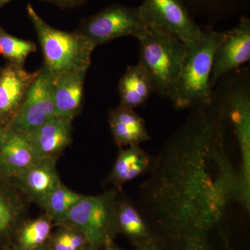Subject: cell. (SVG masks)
Returning <instances> with one entry per match:
<instances>
[{"label": "cell", "mask_w": 250, "mask_h": 250, "mask_svg": "<svg viewBox=\"0 0 250 250\" xmlns=\"http://www.w3.org/2000/svg\"><path fill=\"white\" fill-rule=\"evenodd\" d=\"M72 118L55 116L24 136L39 158L60 152L71 141Z\"/></svg>", "instance_id": "cell-13"}, {"label": "cell", "mask_w": 250, "mask_h": 250, "mask_svg": "<svg viewBox=\"0 0 250 250\" xmlns=\"http://www.w3.org/2000/svg\"><path fill=\"white\" fill-rule=\"evenodd\" d=\"M116 225L138 246L154 238L144 215L130 202L116 206Z\"/></svg>", "instance_id": "cell-19"}, {"label": "cell", "mask_w": 250, "mask_h": 250, "mask_svg": "<svg viewBox=\"0 0 250 250\" xmlns=\"http://www.w3.org/2000/svg\"><path fill=\"white\" fill-rule=\"evenodd\" d=\"M87 70L54 75L53 100L56 116L73 118L82 106Z\"/></svg>", "instance_id": "cell-14"}, {"label": "cell", "mask_w": 250, "mask_h": 250, "mask_svg": "<svg viewBox=\"0 0 250 250\" xmlns=\"http://www.w3.org/2000/svg\"><path fill=\"white\" fill-rule=\"evenodd\" d=\"M109 195L82 196L64 217L80 229L90 246L108 245L116 225V206Z\"/></svg>", "instance_id": "cell-8"}, {"label": "cell", "mask_w": 250, "mask_h": 250, "mask_svg": "<svg viewBox=\"0 0 250 250\" xmlns=\"http://www.w3.org/2000/svg\"><path fill=\"white\" fill-rule=\"evenodd\" d=\"M36 44L10 35L0 27V54L11 63L24 67L29 54L36 52Z\"/></svg>", "instance_id": "cell-20"}, {"label": "cell", "mask_w": 250, "mask_h": 250, "mask_svg": "<svg viewBox=\"0 0 250 250\" xmlns=\"http://www.w3.org/2000/svg\"><path fill=\"white\" fill-rule=\"evenodd\" d=\"M50 229L49 222L45 219H38L28 224L20 237L21 247L25 250L36 249L47 239Z\"/></svg>", "instance_id": "cell-22"}, {"label": "cell", "mask_w": 250, "mask_h": 250, "mask_svg": "<svg viewBox=\"0 0 250 250\" xmlns=\"http://www.w3.org/2000/svg\"><path fill=\"white\" fill-rule=\"evenodd\" d=\"M83 250H95V247L90 246L89 248H86V249H84Z\"/></svg>", "instance_id": "cell-30"}, {"label": "cell", "mask_w": 250, "mask_h": 250, "mask_svg": "<svg viewBox=\"0 0 250 250\" xmlns=\"http://www.w3.org/2000/svg\"><path fill=\"white\" fill-rule=\"evenodd\" d=\"M138 40L139 62L152 77L156 93L170 101L187 57V46L174 36L150 28Z\"/></svg>", "instance_id": "cell-4"}, {"label": "cell", "mask_w": 250, "mask_h": 250, "mask_svg": "<svg viewBox=\"0 0 250 250\" xmlns=\"http://www.w3.org/2000/svg\"><path fill=\"white\" fill-rule=\"evenodd\" d=\"M26 9L42 49V67L53 75L88 70L95 48L89 41L76 31L59 30L49 25L31 4H27Z\"/></svg>", "instance_id": "cell-3"}, {"label": "cell", "mask_w": 250, "mask_h": 250, "mask_svg": "<svg viewBox=\"0 0 250 250\" xmlns=\"http://www.w3.org/2000/svg\"><path fill=\"white\" fill-rule=\"evenodd\" d=\"M138 7L148 28L170 34L187 47L203 37L205 30L194 21L183 0H142Z\"/></svg>", "instance_id": "cell-7"}, {"label": "cell", "mask_w": 250, "mask_h": 250, "mask_svg": "<svg viewBox=\"0 0 250 250\" xmlns=\"http://www.w3.org/2000/svg\"><path fill=\"white\" fill-rule=\"evenodd\" d=\"M250 59V21L243 16L236 27L225 31L215 48L210 80L213 89L222 77L240 68Z\"/></svg>", "instance_id": "cell-10"}, {"label": "cell", "mask_w": 250, "mask_h": 250, "mask_svg": "<svg viewBox=\"0 0 250 250\" xmlns=\"http://www.w3.org/2000/svg\"><path fill=\"white\" fill-rule=\"evenodd\" d=\"M58 6L62 9H72L84 4L88 0H40Z\"/></svg>", "instance_id": "cell-24"}, {"label": "cell", "mask_w": 250, "mask_h": 250, "mask_svg": "<svg viewBox=\"0 0 250 250\" xmlns=\"http://www.w3.org/2000/svg\"><path fill=\"white\" fill-rule=\"evenodd\" d=\"M53 82L54 75L41 67L8 129L27 135L56 116Z\"/></svg>", "instance_id": "cell-9"}, {"label": "cell", "mask_w": 250, "mask_h": 250, "mask_svg": "<svg viewBox=\"0 0 250 250\" xmlns=\"http://www.w3.org/2000/svg\"><path fill=\"white\" fill-rule=\"evenodd\" d=\"M10 1H11V0H0V9L7 3H9Z\"/></svg>", "instance_id": "cell-28"}, {"label": "cell", "mask_w": 250, "mask_h": 250, "mask_svg": "<svg viewBox=\"0 0 250 250\" xmlns=\"http://www.w3.org/2000/svg\"><path fill=\"white\" fill-rule=\"evenodd\" d=\"M213 93L223 106L236 137L245 183L250 187V82L249 72L238 68L222 77Z\"/></svg>", "instance_id": "cell-5"}, {"label": "cell", "mask_w": 250, "mask_h": 250, "mask_svg": "<svg viewBox=\"0 0 250 250\" xmlns=\"http://www.w3.org/2000/svg\"><path fill=\"white\" fill-rule=\"evenodd\" d=\"M147 29L138 6L114 4L82 19L76 31L96 47L124 36L138 39Z\"/></svg>", "instance_id": "cell-6"}, {"label": "cell", "mask_w": 250, "mask_h": 250, "mask_svg": "<svg viewBox=\"0 0 250 250\" xmlns=\"http://www.w3.org/2000/svg\"><path fill=\"white\" fill-rule=\"evenodd\" d=\"M14 220V213L11 206L0 196V233L6 231Z\"/></svg>", "instance_id": "cell-23"}, {"label": "cell", "mask_w": 250, "mask_h": 250, "mask_svg": "<svg viewBox=\"0 0 250 250\" xmlns=\"http://www.w3.org/2000/svg\"><path fill=\"white\" fill-rule=\"evenodd\" d=\"M36 250V249H35V250Z\"/></svg>", "instance_id": "cell-31"}, {"label": "cell", "mask_w": 250, "mask_h": 250, "mask_svg": "<svg viewBox=\"0 0 250 250\" xmlns=\"http://www.w3.org/2000/svg\"><path fill=\"white\" fill-rule=\"evenodd\" d=\"M104 250H117L114 247L112 246L111 244L106 245V248H105Z\"/></svg>", "instance_id": "cell-29"}, {"label": "cell", "mask_w": 250, "mask_h": 250, "mask_svg": "<svg viewBox=\"0 0 250 250\" xmlns=\"http://www.w3.org/2000/svg\"><path fill=\"white\" fill-rule=\"evenodd\" d=\"M120 105L134 109L144 104L153 93H156L152 77L139 62L129 65L118 83Z\"/></svg>", "instance_id": "cell-15"}, {"label": "cell", "mask_w": 250, "mask_h": 250, "mask_svg": "<svg viewBox=\"0 0 250 250\" xmlns=\"http://www.w3.org/2000/svg\"><path fill=\"white\" fill-rule=\"evenodd\" d=\"M82 196L61 184L42 204L51 214L57 218H63Z\"/></svg>", "instance_id": "cell-21"}, {"label": "cell", "mask_w": 250, "mask_h": 250, "mask_svg": "<svg viewBox=\"0 0 250 250\" xmlns=\"http://www.w3.org/2000/svg\"><path fill=\"white\" fill-rule=\"evenodd\" d=\"M136 250H164V248L155 238L150 240L147 243H143L141 246H138Z\"/></svg>", "instance_id": "cell-27"}, {"label": "cell", "mask_w": 250, "mask_h": 250, "mask_svg": "<svg viewBox=\"0 0 250 250\" xmlns=\"http://www.w3.org/2000/svg\"><path fill=\"white\" fill-rule=\"evenodd\" d=\"M225 31L207 29L201 40L187 47L183 68L173 97L174 108L183 110L210 103L213 88L210 80L213 54Z\"/></svg>", "instance_id": "cell-2"}, {"label": "cell", "mask_w": 250, "mask_h": 250, "mask_svg": "<svg viewBox=\"0 0 250 250\" xmlns=\"http://www.w3.org/2000/svg\"><path fill=\"white\" fill-rule=\"evenodd\" d=\"M54 250H75L67 243L65 233H62L59 235L54 243Z\"/></svg>", "instance_id": "cell-26"}, {"label": "cell", "mask_w": 250, "mask_h": 250, "mask_svg": "<svg viewBox=\"0 0 250 250\" xmlns=\"http://www.w3.org/2000/svg\"><path fill=\"white\" fill-rule=\"evenodd\" d=\"M112 134L119 146L140 145L150 139L143 118L132 108L120 105L110 113Z\"/></svg>", "instance_id": "cell-16"}, {"label": "cell", "mask_w": 250, "mask_h": 250, "mask_svg": "<svg viewBox=\"0 0 250 250\" xmlns=\"http://www.w3.org/2000/svg\"><path fill=\"white\" fill-rule=\"evenodd\" d=\"M39 159L24 135L0 130V168L4 173L18 176Z\"/></svg>", "instance_id": "cell-12"}, {"label": "cell", "mask_w": 250, "mask_h": 250, "mask_svg": "<svg viewBox=\"0 0 250 250\" xmlns=\"http://www.w3.org/2000/svg\"><path fill=\"white\" fill-rule=\"evenodd\" d=\"M38 72L27 71L11 62L3 69L0 74V118H9V123L14 119Z\"/></svg>", "instance_id": "cell-11"}, {"label": "cell", "mask_w": 250, "mask_h": 250, "mask_svg": "<svg viewBox=\"0 0 250 250\" xmlns=\"http://www.w3.org/2000/svg\"><path fill=\"white\" fill-rule=\"evenodd\" d=\"M151 166L141 192V213L157 222L173 250H215L225 242L229 209H250V188L228 151L221 106L211 101L191 108Z\"/></svg>", "instance_id": "cell-1"}, {"label": "cell", "mask_w": 250, "mask_h": 250, "mask_svg": "<svg viewBox=\"0 0 250 250\" xmlns=\"http://www.w3.org/2000/svg\"><path fill=\"white\" fill-rule=\"evenodd\" d=\"M18 177L24 190L41 203L61 185L53 164L48 157L40 158Z\"/></svg>", "instance_id": "cell-17"}, {"label": "cell", "mask_w": 250, "mask_h": 250, "mask_svg": "<svg viewBox=\"0 0 250 250\" xmlns=\"http://www.w3.org/2000/svg\"><path fill=\"white\" fill-rule=\"evenodd\" d=\"M152 164L150 156L139 145L129 146L118 154L111 179L118 185L126 183L147 172Z\"/></svg>", "instance_id": "cell-18"}, {"label": "cell", "mask_w": 250, "mask_h": 250, "mask_svg": "<svg viewBox=\"0 0 250 250\" xmlns=\"http://www.w3.org/2000/svg\"><path fill=\"white\" fill-rule=\"evenodd\" d=\"M67 243L75 250H78L83 244V239L82 236L75 233H64Z\"/></svg>", "instance_id": "cell-25"}]
</instances>
